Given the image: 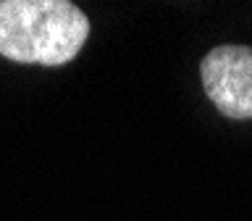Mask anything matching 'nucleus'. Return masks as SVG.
Instances as JSON below:
<instances>
[{
  "label": "nucleus",
  "instance_id": "obj_2",
  "mask_svg": "<svg viewBox=\"0 0 252 221\" xmlns=\"http://www.w3.org/2000/svg\"><path fill=\"white\" fill-rule=\"evenodd\" d=\"M205 95L226 118H252V47L220 45L202 58Z\"/></svg>",
  "mask_w": 252,
  "mask_h": 221
},
{
  "label": "nucleus",
  "instance_id": "obj_1",
  "mask_svg": "<svg viewBox=\"0 0 252 221\" xmlns=\"http://www.w3.org/2000/svg\"><path fill=\"white\" fill-rule=\"evenodd\" d=\"M90 37V19L66 0H3L0 55L16 63L63 66Z\"/></svg>",
  "mask_w": 252,
  "mask_h": 221
}]
</instances>
